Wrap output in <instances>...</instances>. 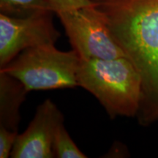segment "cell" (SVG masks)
I'll return each instance as SVG.
<instances>
[{
    "instance_id": "52a82bcc",
    "label": "cell",
    "mask_w": 158,
    "mask_h": 158,
    "mask_svg": "<svg viewBox=\"0 0 158 158\" xmlns=\"http://www.w3.org/2000/svg\"><path fill=\"white\" fill-rule=\"evenodd\" d=\"M27 92L19 80L0 72V128L18 133L19 108Z\"/></svg>"
},
{
    "instance_id": "3957f363",
    "label": "cell",
    "mask_w": 158,
    "mask_h": 158,
    "mask_svg": "<svg viewBox=\"0 0 158 158\" xmlns=\"http://www.w3.org/2000/svg\"><path fill=\"white\" fill-rule=\"evenodd\" d=\"M80 57L75 50L61 51L54 45L23 51L0 72L16 78L28 92L78 86Z\"/></svg>"
},
{
    "instance_id": "277c9868",
    "label": "cell",
    "mask_w": 158,
    "mask_h": 158,
    "mask_svg": "<svg viewBox=\"0 0 158 158\" xmlns=\"http://www.w3.org/2000/svg\"><path fill=\"white\" fill-rule=\"evenodd\" d=\"M56 15L80 59L127 57L94 4L88 7L59 12Z\"/></svg>"
},
{
    "instance_id": "ba28073f",
    "label": "cell",
    "mask_w": 158,
    "mask_h": 158,
    "mask_svg": "<svg viewBox=\"0 0 158 158\" xmlns=\"http://www.w3.org/2000/svg\"><path fill=\"white\" fill-rule=\"evenodd\" d=\"M0 11L4 15L16 18L53 12L46 0H0Z\"/></svg>"
},
{
    "instance_id": "8fae6325",
    "label": "cell",
    "mask_w": 158,
    "mask_h": 158,
    "mask_svg": "<svg viewBox=\"0 0 158 158\" xmlns=\"http://www.w3.org/2000/svg\"><path fill=\"white\" fill-rule=\"evenodd\" d=\"M18 135V133L0 128V157L7 158L10 156Z\"/></svg>"
},
{
    "instance_id": "9c48e42d",
    "label": "cell",
    "mask_w": 158,
    "mask_h": 158,
    "mask_svg": "<svg viewBox=\"0 0 158 158\" xmlns=\"http://www.w3.org/2000/svg\"><path fill=\"white\" fill-rule=\"evenodd\" d=\"M54 155L59 158H86V156L78 149L61 123L55 132L53 143Z\"/></svg>"
},
{
    "instance_id": "5b68a950",
    "label": "cell",
    "mask_w": 158,
    "mask_h": 158,
    "mask_svg": "<svg viewBox=\"0 0 158 158\" xmlns=\"http://www.w3.org/2000/svg\"><path fill=\"white\" fill-rule=\"evenodd\" d=\"M53 13L44 12L24 18L0 14L1 68L26 49L54 45L60 34L53 23Z\"/></svg>"
},
{
    "instance_id": "6da1fadb",
    "label": "cell",
    "mask_w": 158,
    "mask_h": 158,
    "mask_svg": "<svg viewBox=\"0 0 158 158\" xmlns=\"http://www.w3.org/2000/svg\"><path fill=\"white\" fill-rule=\"evenodd\" d=\"M141 78L137 117L158 119V0H92Z\"/></svg>"
},
{
    "instance_id": "30bf717a",
    "label": "cell",
    "mask_w": 158,
    "mask_h": 158,
    "mask_svg": "<svg viewBox=\"0 0 158 158\" xmlns=\"http://www.w3.org/2000/svg\"><path fill=\"white\" fill-rule=\"evenodd\" d=\"M51 10L56 14L59 12L69 10L93 5L92 0H46Z\"/></svg>"
},
{
    "instance_id": "8992f818",
    "label": "cell",
    "mask_w": 158,
    "mask_h": 158,
    "mask_svg": "<svg viewBox=\"0 0 158 158\" xmlns=\"http://www.w3.org/2000/svg\"><path fill=\"white\" fill-rule=\"evenodd\" d=\"M64 122L62 114L50 99L37 107L28 127L18 135L10 157L13 158H52L55 132Z\"/></svg>"
},
{
    "instance_id": "7a4b0ae2",
    "label": "cell",
    "mask_w": 158,
    "mask_h": 158,
    "mask_svg": "<svg viewBox=\"0 0 158 158\" xmlns=\"http://www.w3.org/2000/svg\"><path fill=\"white\" fill-rule=\"evenodd\" d=\"M77 81L98 99L111 118L137 115L141 78L127 57L80 59Z\"/></svg>"
}]
</instances>
